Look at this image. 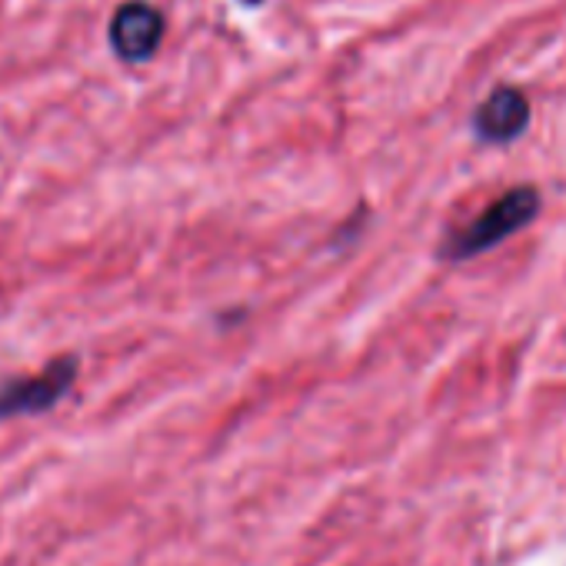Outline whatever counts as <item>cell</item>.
<instances>
[{
    "mask_svg": "<svg viewBox=\"0 0 566 566\" xmlns=\"http://www.w3.org/2000/svg\"><path fill=\"white\" fill-rule=\"evenodd\" d=\"M539 213V193L536 187H513L503 197H496L486 210H480L467 227L453 230L440 253L447 260H470L480 256L493 247H500L506 237L520 233L526 223H533V217Z\"/></svg>",
    "mask_w": 566,
    "mask_h": 566,
    "instance_id": "obj_1",
    "label": "cell"
},
{
    "mask_svg": "<svg viewBox=\"0 0 566 566\" xmlns=\"http://www.w3.org/2000/svg\"><path fill=\"white\" fill-rule=\"evenodd\" d=\"M240 4H250V8H256V4H263V0H240Z\"/></svg>",
    "mask_w": 566,
    "mask_h": 566,
    "instance_id": "obj_5",
    "label": "cell"
},
{
    "mask_svg": "<svg viewBox=\"0 0 566 566\" xmlns=\"http://www.w3.org/2000/svg\"><path fill=\"white\" fill-rule=\"evenodd\" d=\"M164 31H167V21L150 0H124L111 18L107 41H111V51L117 54V61L147 64L160 51Z\"/></svg>",
    "mask_w": 566,
    "mask_h": 566,
    "instance_id": "obj_3",
    "label": "cell"
},
{
    "mask_svg": "<svg viewBox=\"0 0 566 566\" xmlns=\"http://www.w3.org/2000/svg\"><path fill=\"white\" fill-rule=\"evenodd\" d=\"M77 374H81L77 357H57L38 374H24V377L0 384V420L41 417L54 410L74 390Z\"/></svg>",
    "mask_w": 566,
    "mask_h": 566,
    "instance_id": "obj_2",
    "label": "cell"
},
{
    "mask_svg": "<svg viewBox=\"0 0 566 566\" xmlns=\"http://www.w3.org/2000/svg\"><path fill=\"white\" fill-rule=\"evenodd\" d=\"M530 127V101L516 87H496L473 114V134L483 144H513Z\"/></svg>",
    "mask_w": 566,
    "mask_h": 566,
    "instance_id": "obj_4",
    "label": "cell"
}]
</instances>
